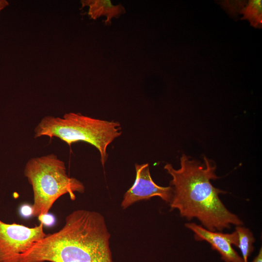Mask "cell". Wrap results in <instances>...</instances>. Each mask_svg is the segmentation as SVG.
I'll use <instances>...</instances> for the list:
<instances>
[{
	"label": "cell",
	"mask_w": 262,
	"mask_h": 262,
	"mask_svg": "<svg viewBox=\"0 0 262 262\" xmlns=\"http://www.w3.org/2000/svg\"><path fill=\"white\" fill-rule=\"evenodd\" d=\"M34 133L35 138L57 137L69 146L79 141L89 143L98 150L100 162L104 166L108 157V146L121 135L122 131L118 122L69 113L62 117L45 116L35 127Z\"/></svg>",
	"instance_id": "cell-3"
},
{
	"label": "cell",
	"mask_w": 262,
	"mask_h": 262,
	"mask_svg": "<svg viewBox=\"0 0 262 262\" xmlns=\"http://www.w3.org/2000/svg\"><path fill=\"white\" fill-rule=\"evenodd\" d=\"M244 17L247 19L253 26L262 24V1L252 0L249 1L248 5L242 10Z\"/></svg>",
	"instance_id": "cell-10"
},
{
	"label": "cell",
	"mask_w": 262,
	"mask_h": 262,
	"mask_svg": "<svg viewBox=\"0 0 262 262\" xmlns=\"http://www.w3.org/2000/svg\"><path fill=\"white\" fill-rule=\"evenodd\" d=\"M38 218L40 222L42 223L43 226L50 227L53 226L55 222L54 216L49 213L40 215Z\"/></svg>",
	"instance_id": "cell-11"
},
{
	"label": "cell",
	"mask_w": 262,
	"mask_h": 262,
	"mask_svg": "<svg viewBox=\"0 0 262 262\" xmlns=\"http://www.w3.org/2000/svg\"><path fill=\"white\" fill-rule=\"evenodd\" d=\"M204 164L191 160L183 154L180 167L175 169L167 164L164 168L172 179L173 196L169 203L171 209H177L182 217L188 220L197 218L207 229L215 231L230 228L231 225L241 226L242 221L229 211L219 195L225 193L214 187L211 180L218 178L216 166L206 157Z\"/></svg>",
	"instance_id": "cell-2"
},
{
	"label": "cell",
	"mask_w": 262,
	"mask_h": 262,
	"mask_svg": "<svg viewBox=\"0 0 262 262\" xmlns=\"http://www.w3.org/2000/svg\"><path fill=\"white\" fill-rule=\"evenodd\" d=\"M9 3L6 0H0V13L5 7L9 5Z\"/></svg>",
	"instance_id": "cell-13"
},
{
	"label": "cell",
	"mask_w": 262,
	"mask_h": 262,
	"mask_svg": "<svg viewBox=\"0 0 262 262\" xmlns=\"http://www.w3.org/2000/svg\"><path fill=\"white\" fill-rule=\"evenodd\" d=\"M136 178L132 186L125 193L121 206L125 209L133 203L158 196L170 203L173 196L172 186L163 187L156 184L151 178L148 163L135 164Z\"/></svg>",
	"instance_id": "cell-6"
},
{
	"label": "cell",
	"mask_w": 262,
	"mask_h": 262,
	"mask_svg": "<svg viewBox=\"0 0 262 262\" xmlns=\"http://www.w3.org/2000/svg\"><path fill=\"white\" fill-rule=\"evenodd\" d=\"M43 224L30 228L0 219V262H16L17 258L46 236Z\"/></svg>",
	"instance_id": "cell-5"
},
{
	"label": "cell",
	"mask_w": 262,
	"mask_h": 262,
	"mask_svg": "<svg viewBox=\"0 0 262 262\" xmlns=\"http://www.w3.org/2000/svg\"><path fill=\"white\" fill-rule=\"evenodd\" d=\"M19 213L21 216L24 218H28L33 215V209L32 206L28 204H24L20 206Z\"/></svg>",
	"instance_id": "cell-12"
},
{
	"label": "cell",
	"mask_w": 262,
	"mask_h": 262,
	"mask_svg": "<svg viewBox=\"0 0 262 262\" xmlns=\"http://www.w3.org/2000/svg\"><path fill=\"white\" fill-rule=\"evenodd\" d=\"M252 262H262V248H261L258 255L254 258Z\"/></svg>",
	"instance_id": "cell-14"
},
{
	"label": "cell",
	"mask_w": 262,
	"mask_h": 262,
	"mask_svg": "<svg viewBox=\"0 0 262 262\" xmlns=\"http://www.w3.org/2000/svg\"><path fill=\"white\" fill-rule=\"evenodd\" d=\"M185 226L195 234L197 241H205L211 244L213 249L217 250L225 262H244L232 248L238 246V235L236 231L231 233H223L209 230L195 223H188Z\"/></svg>",
	"instance_id": "cell-7"
},
{
	"label": "cell",
	"mask_w": 262,
	"mask_h": 262,
	"mask_svg": "<svg viewBox=\"0 0 262 262\" xmlns=\"http://www.w3.org/2000/svg\"><path fill=\"white\" fill-rule=\"evenodd\" d=\"M82 8L89 7L88 15L93 19L104 16L107 17L105 20L106 25L111 24L113 17H118L126 12L124 7L121 4L114 5L109 0H83L81 1Z\"/></svg>",
	"instance_id": "cell-8"
},
{
	"label": "cell",
	"mask_w": 262,
	"mask_h": 262,
	"mask_svg": "<svg viewBox=\"0 0 262 262\" xmlns=\"http://www.w3.org/2000/svg\"><path fill=\"white\" fill-rule=\"evenodd\" d=\"M24 174L33 191L34 217L49 213L62 196L68 194L74 200L75 192L83 194L85 191L81 181L68 176L65 162L54 154L30 159Z\"/></svg>",
	"instance_id": "cell-4"
},
{
	"label": "cell",
	"mask_w": 262,
	"mask_h": 262,
	"mask_svg": "<svg viewBox=\"0 0 262 262\" xmlns=\"http://www.w3.org/2000/svg\"><path fill=\"white\" fill-rule=\"evenodd\" d=\"M110 238L102 214L77 210L62 229L36 242L16 262H113Z\"/></svg>",
	"instance_id": "cell-1"
},
{
	"label": "cell",
	"mask_w": 262,
	"mask_h": 262,
	"mask_svg": "<svg viewBox=\"0 0 262 262\" xmlns=\"http://www.w3.org/2000/svg\"><path fill=\"white\" fill-rule=\"evenodd\" d=\"M238 235V246L242 254L244 262H247V258L254 250L253 244L255 239L252 233L247 228L237 226L236 230Z\"/></svg>",
	"instance_id": "cell-9"
}]
</instances>
